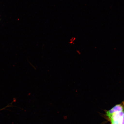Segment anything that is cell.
<instances>
[{
	"mask_svg": "<svg viewBox=\"0 0 124 124\" xmlns=\"http://www.w3.org/2000/svg\"><path fill=\"white\" fill-rule=\"evenodd\" d=\"M124 111V110L120 112L114 113L108 117L110 121L111 124H121Z\"/></svg>",
	"mask_w": 124,
	"mask_h": 124,
	"instance_id": "6da1fadb",
	"label": "cell"
},
{
	"mask_svg": "<svg viewBox=\"0 0 124 124\" xmlns=\"http://www.w3.org/2000/svg\"><path fill=\"white\" fill-rule=\"evenodd\" d=\"M124 109V101L122 102L120 104L116 105L111 109L106 111V115L109 117L114 113L123 111Z\"/></svg>",
	"mask_w": 124,
	"mask_h": 124,
	"instance_id": "7a4b0ae2",
	"label": "cell"
},
{
	"mask_svg": "<svg viewBox=\"0 0 124 124\" xmlns=\"http://www.w3.org/2000/svg\"><path fill=\"white\" fill-rule=\"evenodd\" d=\"M121 124H124V109L123 117H122L121 123Z\"/></svg>",
	"mask_w": 124,
	"mask_h": 124,
	"instance_id": "3957f363",
	"label": "cell"
},
{
	"mask_svg": "<svg viewBox=\"0 0 124 124\" xmlns=\"http://www.w3.org/2000/svg\"><path fill=\"white\" fill-rule=\"evenodd\" d=\"M8 106H7L5 108H2V109H0V111H1V110H3L4 109H5V108H7V107H8Z\"/></svg>",
	"mask_w": 124,
	"mask_h": 124,
	"instance_id": "277c9868",
	"label": "cell"
},
{
	"mask_svg": "<svg viewBox=\"0 0 124 124\" xmlns=\"http://www.w3.org/2000/svg\"></svg>",
	"mask_w": 124,
	"mask_h": 124,
	"instance_id": "5b68a950",
	"label": "cell"
}]
</instances>
